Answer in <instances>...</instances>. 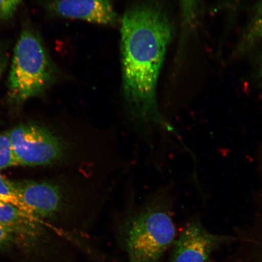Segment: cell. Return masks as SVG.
<instances>
[{
    "mask_svg": "<svg viewBox=\"0 0 262 262\" xmlns=\"http://www.w3.org/2000/svg\"><path fill=\"white\" fill-rule=\"evenodd\" d=\"M18 165L12 151L9 133H0V169Z\"/></svg>",
    "mask_w": 262,
    "mask_h": 262,
    "instance_id": "cell-11",
    "label": "cell"
},
{
    "mask_svg": "<svg viewBox=\"0 0 262 262\" xmlns=\"http://www.w3.org/2000/svg\"><path fill=\"white\" fill-rule=\"evenodd\" d=\"M173 184L169 181L147 194L140 204L136 189L127 183L124 199L126 251L129 262H159L176 236L172 219Z\"/></svg>",
    "mask_w": 262,
    "mask_h": 262,
    "instance_id": "cell-2",
    "label": "cell"
},
{
    "mask_svg": "<svg viewBox=\"0 0 262 262\" xmlns=\"http://www.w3.org/2000/svg\"><path fill=\"white\" fill-rule=\"evenodd\" d=\"M260 67H259V71H260V77L262 78V54L261 55V57L260 58Z\"/></svg>",
    "mask_w": 262,
    "mask_h": 262,
    "instance_id": "cell-15",
    "label": "cell"
},
{
    "mask_svg": "<svg viewBox=\"0 0 262 262\" xmlns=\"http://www.w3.org/2000/svg\"><path fill=\"white\" fill-rule=\"evenodd\" d=\"M0 71H1V63H0Z\"/></svg>",
    "mask_w": 262,
    "mask_h": 262,
    "instance_id": "cell-16",
    "label": "cell"
},
{
    "mask_svg": "<svg viewBox=\"0 0 262 262\" xmlns=\"http://www.w3.org/2000/svg\"><path fill=\"white\" fill-rule=\"evenodd\" d=\"M51 68L47 52L34 33H21L14 50L8 84L10 97L24 102L38 96L48 86Z\"/></svg>",
    "mask_w": 262,
    "mask_h": 262,
    "instance_id": "cell-3",
    "label": "cell"
},
{
    "mask_svg": "<svg viewBox=\"0 0 262 262\" xmlns=\"http://www.w3.org/2000/svg\"><path fill=\"white\" fill-rule=\"evenodd\" d=\"M0 201L6 204L14 205L22 211L31 215L15 194L11 184V181L3 178L1 173H0Z\"/></svg>",
    "mask_w": 262,
    "mask_h": 262,
    "instance_id": "cell-10",
    "label": "cell"
},
{
    "mask_svg": "<svg viewBox=\"0 0 262 262\" xmlns=\"http://www.w3.org/2000/svg\"><path fill=\"white\" fill-rule=\"evenodd\" d=\"M262 40V2L258 5L254 16L237 49V53H243Z\"/></svg>",
    "mask_w": 262,
    "mask_h": 262,
    "instance_id": "cell-9",
    "label": "cell"
},
{
    "mask_svg": "<svg viewBox=\"0 0 262 262\" xmlns=\"http://www.w3.org/2000/svg\"><path fill=\"white\" fill-rule=\"evenodd\" d=\"M16 196L33 217H48L60 210L64 195L60 186L46 182L11 181Z\"/></svg>",
    "mask_w": 262,
    "mask_h": 262,
    "instance_id": "cell-5",
    "label": "cell"
},
{
    "mask_svg": "<svg viewBox=\"0 0 262 262\" xmlns=\"http://www.w3.org/2000/svg\"><path fill=\"white\" fill-rule=\"evenodd\" d=\"M8 133L17 165H49L63 158L67 153L65 143L40 127L24 124Z\"/></svg>",
    "mask_w": 262,
    "mask_h": 262,
    "instance_id": "cell-4",
    "label": "cell"
},
{
    "mask_svg": "<svg viewBox=\"0 0 262 262\" xmlns=\"http://www.w3.org/2000/svg\"><path fill=\"white\" fill-rule=\"evenodd\" d=\"M172 262H206L219 243L198 222L190 223L175 242Z\"/></svg>",
    "mask_w": 262,
    "mask_h": 262,
    "instance_id": "cell-7",
    "label": "cell"
},
{
    "mask_svg": "<svg viewBox=\"0 0 262 262\" xmlns=\"http://www.w3.org/2000/svg\"><path fill=\"white\" fill-rule=\"evenodd\" d=\"M169 16L159 3L145 1L126 12L121 28L124 117L129 128L153 151L178 137L157 100L158 79L172 38ZM170 142V141H169Z\"/></svg>",
    "mask_w": 262,
    "mask_h": 262,
    "instance_id": "cell-1",
    "label": "cell"
},
{
    "mask_svg": "<svg viewBox=\"0 0 262 262\" xmlns=\"http://www.w3.org/2000/svg\"><path fill=\"white\" fill-rule=\"evenodd\" d=\"M183 24L190 27L195 20L199 0H180Z\"/></svg>",
    "mask_w": 262,
    "mask_h": 262,
    "instance_id": "cell-12",
    "label": "cell"
},
{
    "mask_svg": "<svg viewBox=\"0 0 262 262\" xmlns=\"http://www.w3.org/2000/svg\"><path fill=\"white\" fill-rule=\"evenodd\" d=\"M14 232L0 225V248L8 244L11 240Z\"/></svg>",
    "mask_w": 262,
    "mask_h": 262,
    "instance_id": "cell-14",
    "label": "cell"
},
{
    "mask_svg": "<svg viewBox=\"0 0 262 262\" xmlns=\"http://www.w3.org/2000/svg\"><path fill=\"white\" fill-rule=\"evenodd\" d=\"M21 0H0V19H8L14 15Z\"/></svg>",
    "mask_w": 262,
    "mask_h": 262,
    "instance_id": "cell-13",
    "label": "cell"
},
{
    "mask_svg": "<svg viewBox=\"0 0 262 262\" xmlns=\"http://www.w3.org/2000/svg\"><path fill=\"white\" fill-rule=\"evenodd\" d=\"M51 8L64 18L106 26L116 25L119 21L111 0H55Z\"/></svg>",
    "mask_w": 262,
    "mask_h": 262,
    "instance_id": "cell-6",
    "label": "cell"
},
{
    "mask_svg": "<svg viewBox=\"0 0 262 262\" xmlns=\"http://www.w3.org/2000/svg\"><path fill=\"white\" fill-rule=\"evenodd\" d=\"M36 219L15 206L0 201V225L14 232H30L35 229Z\"/></svg>",
    "mask_w": 262,
    "mask_h": 262,
    "instance_id": "cell-8",
    "label": "cell"
}]
</instances>
